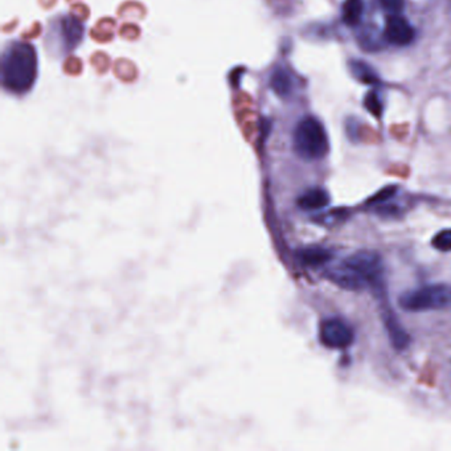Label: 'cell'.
I'll return each instance as SVG.
<instances>
[{
	"mask_svg": "<svg viewBox=\"0 0 451 451\" xmlns=\"http://www.w3.org/2000/svg\"><path fill=\"white\" fill-rule=\"evenodd\" d=\"M37 77V53L28 42H13L1 60V83L13 95L31 90Z\"/></svg>",
	"mask_w": 451,
	"mask_h": 451,
	"instance_id": "obj_1",
	"label": "cell"
},
{
	"mask_svg": "<svg viewBox=\"0 0 451 451\" xmlns=\"http://www.w3.org/2000/svg\"><path fill=\"white\" fill-rule=\"evenodd\" d=\"M295 152L304 160H319L328 154L330 142L323 125L313 116L302 119L295 127Z\"/></svg>",
	"mask_w": 451,
	"mask_h": 451,
	"instance_id": "obj_2",
	"label": "cell"
},
{
	"mask_svg": "<svg viewBox=\"0 0 451 451\" xmlns=\"http://www.w3.org/2000/svg\"><path fill=\"white\" fill-rule=\"evenodd\" d=\"M451 304V287L446 284H428L409 290L399 296V306L409 313L441 310Z\"/></svg>",
	"mask_w": 451,
	"mask_h": 451,
	"instance_id": "obj_3",
	"label": "cell"
},
{
	"mask_svg": "<svg viewBox=\"0 0 451 451\" xmlns=\"http://www.w3.org/2000/svg\"><path fill=\"white\" fill-rule=\"evenodd\" d=\"M344 263L355 269L367 281L368 284L378 287L383 282L384 263L378 253L361 251L349 255Z\"/></svg>",
	"mask_w": 451,
	"mask_h": 451,
	"instance_id": "obj_4",
	"label": "cell"
},
{
	"mask_svg": "<svg viewBox=\"0 0 451 451\" xmlns=\"http://www.w3.org/2000/svg\"><path fill=\"white\" fill-rule=\"evenodd\" d=\"M319 337L322 344L334 349H343L354 343L355 334L351 325L339 318L325 319L319 330Z\"/></svg>",
	"mask_w": 451,
	"mask_h": 451,
	"instance_id": "obj_5",
	"label": "cell"
},
{
	"mask_svg": "<svg viewBox=\"0 0 451 451\" xmlns=\"http://www.w3.org/2000/svg\"><path fill=\"white\" fill-rule=\"evenodd\" d=\"M325 278L348 291H360L368 284L367 281L355 269L344 263L339 266L328 267L325 270Z\"/></svg>",
	"mask_w": 451,
	"mask_h": 451,
	"instance_id": "obj_6",
	"label": "cell"
},
{
	"mask_svg": "<svg viewBox=\"0 0 451 451\" xmlns=\"http://www.w3.org/2000/svg\"><path fill=\"white\" fill-rule=\"evenodd\" d=\"M414 35H416L414 30L407 19H404L399 15L389 16L385 25V32H384V37L387 42L393 45L404 47L413 42Z\"/></svg>",
	"mask_w": 451,
	"mask_h": 451,
	"instance_id": "obj_7",
	"label": "cell"
},
{
	"mask_svg": "<svg viewBox=\"0 0 451 451\" xmlns=\"http://www.w3.org/2000/svg\"><path fill=\"white\" fill-rule=\"evenodd\" d=\"M60 33L66 49H73L84 37V25L74 16H65L60 23Z\"/></svg>",
	"mask_w": 451,
	"mask_h": 451,
	"instance_id": "obj_8",
	"label": "cell"
},
{
	"mask_svg": "<svg viewBox=\"0 0 451 451\" xmlns=\"http://www.w3.org/2000/svg\"><path fill=\"white\" fill-rule=\"evenodd\" d=\"M384 323L388 331L389 339L396 349H404L409 346L410 336L399 323L397 318L390 311H384Z\"/></svg>",
	"mask_w": 451,
	"mask_h": 451,
	"instance_id": "obj_9",
	"label": "cell"
},
{
	"mask_svg": "<svg viewBox=\"0 0 451 451\" xmlns=\"http://www.w3.org/2000/svg\"><path fill=\"white\" fill-rule=\"evenodd\" d=\"M330 195L323 188L306 191L298 199V205L304 210H322L330 204Z\"/></svg>",
	"mask_w": 451,
	"mask_h": 451,
	"instance_id": "obj_10",
	"label": "cell"
},
{
	"mask_svg": "<svg viewBox=\"0 0 451 451\" xmlns=\"http://www.w3.org/2000/svg\"><path fill=\"white\" fill-rule=\"evenodd\" d=\"M270 86L279 97H287L293 90V78L284 68H277L270 77Z\"/></svg>",
	"mask_w": 451,
	"mask_h": 451,
	"instance_id": "obj_11",
	"label": "cell"
},
{
	"mask_svg": "<svg viewBox=\"0 0 451 451\" xmlns=\"http://www.w3.org/2000/svg\"><path fill=\"white\" fill-rule=\"evenodd\" d=\"M332 258V253L327 251L325 248H307L299 252V261L307 265V266H322L325 263H330V260Z\"/></svg>",
	"mask_w": 451,
	"mask_h": 451,
	"instance_id": "obj_12",
	"label": "cell"
},
{
	"mask_svg": "<svg viewBox=\"0 0 451 451\" xmlns=\"http://www.w3.org/2000/svg\"><path fill=\"white\" fill-rule=\"evenodd\" d=\"M363 11H364L363 0H346L342 8L343 21L349 27H355L361 21Z\"/></svg>",
	"mask_w": 451,
	"mask_h": 451,
	"instance_id": "obj_13",
	"label": "cell"
},
{
	"mask_svg": "<svg viewBox=\"0 0 451 451\" xmlns=\"http://www.w3.org/2000/svg\"><path fill=\"white\" fill-rule=\"evenodd\" d=\"M349 69L360 83L367 85H376L378 83V76L367 63L354 60L349 63Z\"/></svg>",
	"mask_w": 451,
	"mask_h": 451,
	"instance_id": "obj_14",
	"label": "cell"
},
{
	"mask_svg": "<svg viewBox=\"0 0 451 451\" xmlns=\"http://www.w3.org/2000/svg\"><path fill=\"white\" fill-rule=\"evenodd\" d=\"M359 42L360 45L369 52L380 51L383 48V37L373 27H366L359 32Z\"/></svg>",
	"mask_w": 451,
	"mask_h": 451,
	"instance_id": "obj_15",
	"label": "cell"
},
{
	"mask_svg": "<svg viewBox=\"0 0 451 451\" xmlns=\"http://www.w3.org/2000/svg\"><path fill=\"white\" fill-rule=\"evenodd\" d=\"M364 106H366V109L372 116H376V118H380V116H383L384 105H383V101H381L380 95L376 92H369L366 95Z\"/></svg>",
	"mask_w": 451,
	"mask_h": 451,
	"instance_id": "obj_16",
	"label": "cell"
},
{
	"mask_svg": "<svg viewBox=\"0 0 451 451\" xmlns=\"http://www.w3.org/2000/svg\"><path fill=\"white\" fill-rule=\"evenodd\" d=\"M431 245L440 252H451V229L438 231L433 237Z\"/></svg>",
	"mask_w": 451,
	"mask_h": 451,
	"instance_id": "obj_17",
	"label": "cell"
},
{
	"mask_svg": "<svg viewBox=\"0 0 451 451\" xmlns=\"http://www.w3.org/2000/svg\"><path fill=\"white\" fill-rule=\"evenodd\" d=\"M380 4L390 15H399V12L404 10L405 0H380Z\"/></svg>",
	"mask_w": 451,
	"mask_h": 451,
	"instance_id": "obj_18",
	"label": "cell"
},
{
	"mask_svg": "<svg viewBox=\"0 0 451 451\" xmlns=\"http://www.w3.org/2000/svg\"><path fill=\"white\" fill-rule=\"evenodd\" d=\"M393 193H395V188L383 189V191H380L378 195L372 199V201H385V200H388Z\"/></svg>",
	"mask_w": 451,
	"mask_h": 451,
	"instance_id": "obj_19",
	"label": "cell"
}]
</instances>
